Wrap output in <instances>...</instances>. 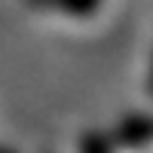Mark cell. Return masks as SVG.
<instances>
[{"mask_svg":"<svg viewBox=\"0 0 153 153\" xmlns=\"http://www.w3.org/2000/svg\"><path fill=\"white\" fill-rule=\"evenodd\" d=\"M31 9H46V12H65V16H95V9L101 6V0H25Z\"/></svg>","mask_w":153,"mask_h":153,"instance_id":"1","label":"cell"},{"mask_svg":"<svg viewBox=\"0 0 153 153\" xmlns=\"http://www.w3.org/2000/svg\"><path fill=\"white\" fill-rule=\"evenodd\" d=\"M150 95H153V61H150Z\"/></svg>","mask_w":153,"mask_h":153,"instance_id":"2","label":"cell"}]
</instances>
